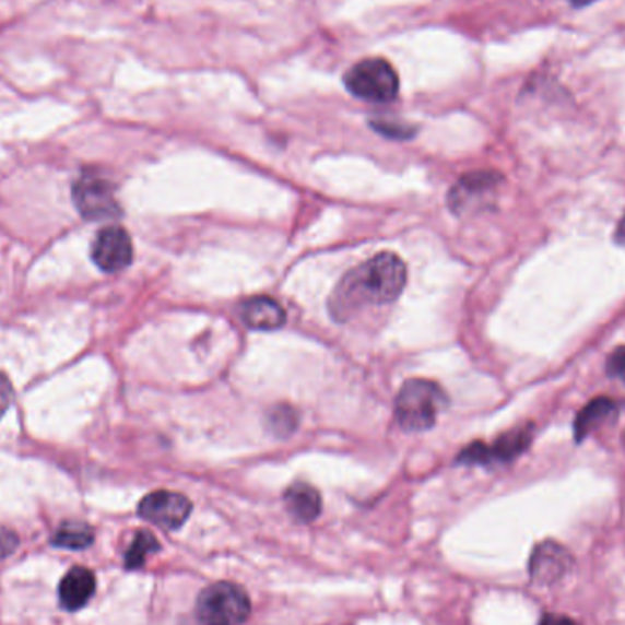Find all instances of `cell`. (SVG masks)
<instances>
[{
    "mask_svg": "<svg viewBox=\"0 0 625 625\" xmlns=\"http://www.w3.org/2000/svg\"><path fill=\"white\" fill-rule=\"evenodd\" d=\"M406 284V268L393 252H380L353 269L337 285L331 296V315L347 320L357 309L385 306L401 295Z\"/></svg>",
    "mask_w": 625,
    "mask_h": 625,
    "instance_id": "6da1fadb",
    "label": "cell"
},
{
    "mask_svg": "<svg viewBox=\"0 0 625 625\" xmlns=\"http://www.w3.org/2000/svg\"><path fill=\"white\" fill-rule=\"evenodd\" d=\"M92 260L105 273H118L132 262V240L118 225L101 229L92 246Z\"/></svg>",
    "mask_w": 625,
    "mask_h": 625,
    "instance_id": "9c48e42d",
    "label": "cell"
},
{
    "mask_svg": "<svg viewBox=\"0 0 625 625\" xmlns=\"http://www.w3.org/2000/svg\"><path fill=\"white\" fill-rule=\"evenodd\" d=\"M346 89L358 99L390 103L399 95V75L385 59H364L344 78Z\"/></svg>",
    "mask_w": 625,
    "mask_h": 625,
    "instance_id": "277c9868",
    "label": "cell"
},
{
    "mask_svg": "<svg viewBox=\"0 0 625 625\" xmlns=\"http://www.w3.org/2000/svg\"><path fill=\"white\" fill-rule=\"evenodd\" d=\"M374 127L380 134L393 138V140H408L415 134V129L410 125L399 123V121H390V119H382V121H372Z\"/></svg>",
    "mask_w": 625,
    "mask_h": 625,
    "instance_id": "ac0fdd59",
    "label": "cell"
},
{
    "mask_svg": "<svg viewBox=\"0 0 625 625\" xmlns=\"http://www.w3.org/2000/svg\"><path fill=\"white\" fill-rule=\"evenodd\" d=\"M575 567L573 554L558 542L547 540L532 551L529 573L536 586L549 587L564 580Z\"/></svg>",
    "mask_w": 625,
    "mask_h": 625,
    "instance_id": "ba28073f",
    "label": "cell"
},
{
    "mask_svg": "<svg viewBox=\"0 0 625 625\" xmlns=\"http://www.w3.org/2000/svg\"><path fill=\"white\" fill-rule=\"evenodd\" d=\"M605 369H608L609 377L622 380L625 385V346L616 347V350L609 355Z\"/></svg>",
    "mask_w": 625,
    "mask_h": 625,
    "instance_id": "d6986e66",
    "label": "cell"
},
{
    "mask_svg": "<svg viewBox=\"0 0 625 625\" xmlns=\"http://www.w3.org/2000/svg\"><path fill=\"white\" fill-rule=\"evenodd\" d=\"M502 184V176L496 173H474L459 179L456 189L450 194V205L456 209V213L463 211L464 207H469L474 200L485 198Z\"/></svg>",
    "mask_w": 625,
    "mask_h": 625,
    "instance_id": "7c38bea8",
    "label": "cell"
},
{
    "mask_svg": "<svg viewBox=\"0 0 625 625\" xmlns=\"http://www.w3.org/2000/svg\"><path fill=\"white\" fill-rule=\"evenodd\" d=\"M19 547V538L15 532L10 531L7 527H0V558H8L10 554L15 553Z\"/></svg>",
    "mask_w": 625,
    "mask_h": 625,
    "instance_id": "ffe728a7",
    "label": "cell"
},
{
    "mask_svg": "<svg viewBox=\"0 0 625 625\" xmlns=\"http://www.w3.org/2000/svg\"><path fill=\"white\" fill-rule=\"evenodd\" d=\"M532 437H534V426H521L497 437L492 445L472 443L459 453L458 461L463 464L508 463L531 447Z\"/></svg>",
    "mask_w": 625,
    "mask_h": 625,
    "instance_id": "8992f818",
    "label": "cell"
},
{
    "mask_svg": "<svg viewBox=\"0 0 625 625\" xmlns=\"http://www.w3.org/2000/svg\"><path fill=\"white\" fill-rule=\"evenodd\" d=\"M138 512L152 526L176 531L189 519L192 503L178 492L157 491L141 499Z\"/></svg>",
    "mask_w": 625,
    "mask_h": 625,
    "instance_id": "52a82bcc",
    "label": "cell"
},
{
    "mask_svg": "<svg viewBox=\"0 0 625 625\" xmlns=\"http://www.w3.org/2000/svg\"><path fill=\"white\" fill-rule=\"evenodd\" d=\"M241 319L251 330H279L280 326H284L285 311L280 307L279 302L266 298V296H258V298H251L244 304Z\"/></svg>",
    "mask_w": 625,
    "mask_h": 625,
    "instance_id": "4fadbf2b",
    "label": "cell"
},
{
    "mask_svg": "<svg viewBox=\"0 0 625 625\" xmlns=\"http://www.w3.org/2000/svg\"><path fill=\"white\" fill-rule=\"evenodd\" d=\"M13 402V386L7 375L0 374V420L10 410Z\"/></svg>",
    "mask_w": 625,
    "mask_h": 625,
    "instance_id": "44dd1931",
    "label": "cell"
},
{
    "mask_svg": "<svg viewBox=\"0 0 625 625\" xmlns=\"http://www.w3.org/2000/svg\"><path fill=\"white\" fill-rule=\"evenodd\" d=\"M94 543V531L92 527L81 521H64L56 534L51 536V545L61 549H86Z\"/></svg>",
    "mask_w": 625,
    "mask_h": 625,
    "instance_id": "9a60e30c",
    "label": "cell"
},
{
    "mask_svg": "<svg viewBox=\"0 0 625 625\" xmlns=\"http://www.w3.org/2000/svg\"><path fill=\"white\" fill-rule=\"evenodd\" d=\"M445 406L447 393L441 386L425 379L408 380L397 396V423L406 432L431 431Z\"/></svg>",
    "mask_w": 625,
    "mask_h": 625,
    "instance_id": "7a4b0ae2",
    "label": "cell"
},
{
    "mask_svg": "<svg viewBox=\"0 0 625 625\" xmlns=\"http://www.w3.org/2000/svg\"><path fill=\"white\" fill-rule=\"evenodd\" d=\"M249 614V594L231 581L205 587L196 602V616L203 625H240Z\"/></svg>",
    "mask_w": 625,
    "mask_h": 625,
    "instance_id": "3957f363",
    "label": "cell"
},
{
    "mask_svg": "<svg viewBox=\"0 0 625 625\" xmlns=\"http://www.w3.org/2000/svg\"><path fill=\"white\" fill-rule=\"evenodd\" d=\"M72 192L75 207L84 219L114 220L121 216L113 184L101 178L99 174L84 173L73 184Z\"/></svg>",
    "mask_w": 625,
    "mask_h": 625,
    "instance_id": "5b68a950",
    "label": "cell"
},
{
    "mask_svg": "<svg viewBox=\"0 0 625 625\" xmlns=\"http://www.w3.org/2000/svg\"><path fill=\"white\" fill-rule=\"evenodd\" d=\"M269 421H271V428H273L274 434L284 437L290 436L291 432H295L298 417L290 406H279L271 412Z\"/></svg>",
    "mask_w": 625,
    "mask_h": 625,
    "instance_id": "e0dca14e",
    "label": "cell"
},
{
    "mask_svg": "<svg viewBox=\"0 0 625 625\" xmlns=\"http://www.w3.org/2000/svg\"><path fill=\"white\" fill-rule=\"evenodd\" d=\"M162 549L156 536L149 531H140L134 536V542L125 554V567L129 570L141 569L146 564V558L151 554L157 553Z\"/></svg>",
    "mask_w": 625,
    "mask_h": 625,
    "instance_id": "2e32d148",
    "label": "cell"
},
{
    "mask_svg": "<svg viewBox=\"0 0 625 625\" xmlns=\"http://www.w3.org/2000/svg\"><path fill=\"white\" fill-rule=\"evenodd\" d=\"M594 0H573V4L575 7H587V4H591Z\"/></svg>",
    "mask_w": 625,
    "mask_h": 625,
    "instance_id": "cb8c5ba5",
    "label": "cell"
},
{
    "mask_svg": "<svg viewBox=\"0 0 625 625\" xmlns=\"http://www.w3.org/2000/svg\"><path fill=\"white\" fill-rule=\"evenodd\" d=\"M285 507L291 516L300 523H311L322 510V497L319 491L307 483H295L284 494Z\"/></svg>",
    "mask_w": 625,
    "mask_h": 625,
    "instance_id": "5bb4252c",
    "label": "cell"
},
{
    "mask_svg": "<svg viewBox=\"0 0 625 625\" xmlns=\"http://www.w3.org/2000/svg\"><path fill=\"white\" fill-rule=\"evenodd\" d=\"M614 241L620 244V246L625 247V214L624 219L620 220L618 227H616V233H614Z\"/></svg>",
    "mask_w": 625,
    "mask_h": 625,
    "instance_id": "603a6c76",
    "label": "cell"
},
{
    "mask_svg": "<svg viewBox=\"0 0 625 625\" xmlns=\"http://www.w3.org/2000/svg\"><path fill=\"white\" fill-rule=\"evenodd\" d=\"M538 625H578L575 620L569 616H562V614H543L540 624Z\"/></svg>",
    "mask_w": 625,
    "mask_h": 625,
    "instance_id": "7402d4cb",
    "label": "cell"
},
{
    "mask_svg": "<svg viewBox=\"0 0 625 625\" xmlns=\"http://www.w3.org/2000/svg\"><path fill=\"white\" fill-rule=\"evenodd\" d=\"M95 576L90 569L84 567H73L68 570L59 586V600L67 611H78L89 603L94 597Z\"/></svg>",
    "mask_w": 625,
    "mask_h": 625,
    "instance_id": "30bf717a",
    "label": "cell"
},
{
    "mask_svg": "<svg viewBox=\"0 0 625 625\" xmlns=\"http://www.w3.org/2000/svg\"><path fill=\"white\" fill-rule=\"evenodd\" d=\"M618 415V406L613 399L609 397H598L592 399L587 406L581 408L575 420V439L581 443L591 436L592 432L598 431L600 426L605 425L609 421H613Z\"/></svg>",
    "mask_w": 625,
    "mask_h": 625,
    "instance_id": "8fae6325",
    "label": "cell"
}]
</instances>
